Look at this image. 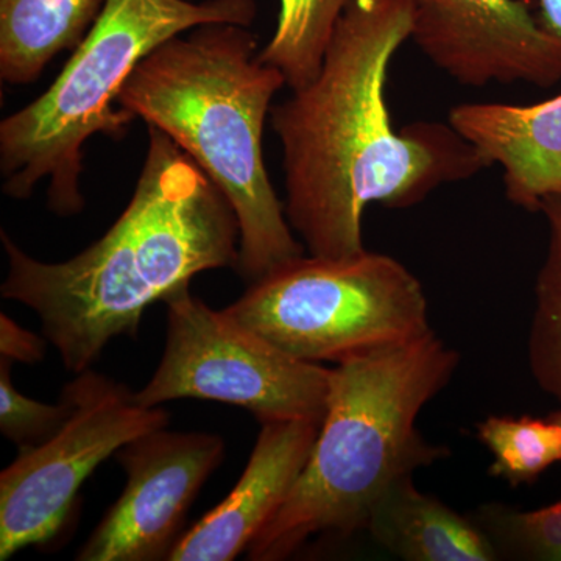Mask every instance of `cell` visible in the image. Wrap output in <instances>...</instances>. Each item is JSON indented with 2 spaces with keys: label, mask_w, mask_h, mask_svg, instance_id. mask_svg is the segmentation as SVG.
Instances as JSON below:
<instances>
[{
  "label": "cell",
  "mask_w": 561,
  "mask_h": 561,
  "mask_svg": "<svg viewBox=\"0 0 561 561\" xmlns=\"http://www.w3.org/2000/svg\"><path fill=\"white\" fill-rule=\"evenodd\" d=\"M411 38L408 0H351L316 79L272 106L283 150L286 217L309 254L367 250L362 219L373 203L402 209L489 168L451 124L397 130L387 106L391 58Z\"/></svg>",
  "instance_id": "obj_1"
},
{
  "label": "cell",
  "mask_w": 561,
  "mask_h": 561,
  "mask_svg": "<svg viewBox=\"0 0 561 561\" xmlns=\"http://www.w3.org/2000/svg\"><path fill=\"white\" fill-rule=\"evenodd\" d=\"M5 300L39 317L66 370L83 373L119 335L135 337L144 312L198 273L238 268L239 221L216 184L165 133L149 127L135 194L102 239L65 262L28 256L0 232Z\"/></svg>",
  "instance_id": "obj_2"
},
{
  "label": "cell",
  "mask_w": 561,
  "mask_h": 561,
  "mask_svg": "<svg viewBox=\"0 0 561 561\" xmlns=\"http://www.w3.org/2000/svg\"><path fill=\"white\" fill-rule=\"evenodd\" d=\"M286 83L245 25L205 24L136 66L121 108L169 136L224 194L239 221V275L256 283L305 254L262 158V133Z\"/></svg>",
  "instance_id": "obj_3"
},
{
  "label": "cell",
  "mask_w": 561,
  "mask_h": 561,
  "mask_svg": "<svg viewBox=\"0 0 561 561\" xmlns=\"http://www.w3.org/2000/svg\"><path fill=\"white\" fill-rule=\"evenodd\" d=\"M435 332L332 368L327 413L300 478L249 548V560L279 561L319 535L367 529L382 494L448 457L416 427L421 411L459 367Z\"/></svg>",
  "instance_id": "obj_4"
},
{
  "label": "cell",
  "mask_w": 561,
  "mask_h": 561,
  "mask_svg": "<svg viewBox=\"0 0 561 561\" xmlns=\"http://www.w3.org/2000/svg\"><path fill=\"white\" fill-rule=\"evenodd\" d=\"M256 16V0H106L49 90L0 124L3 194L24 201L49 180V208L80 214L84 144L94 135L124 138L135 117L113 105L136 66L181 33L205 24L250 27Z\"/></svg>",
  "instance_id": "obj_5"
},
{
  "label": "cell",
  "mask_w": 561,
  "mask_h": 561,
  "mask_svg": "<svg viewBox=\"0 0 561 561\" xmlns=\"http://www.w3.org/2000/svg\"><path fill=\"white\" fill-rule=\"evenodd\" d=\"M297 359L342 364L430 335L423 284L389 254L302 256L224 309Z\"/></svg>",
  "instance_id": "obj_6"
},
{
  "label": "cell",
  "mask_w": 561,
  "mask_h": 561,
  "mask_svg": "<svg viewBox=\"0 0 561 561\" xmlns=\"http://www.w3.org/2000/svg\"><path fill=\"white\" fill-rule=\"evenodd\" d=\"M168 334L160 365L136 401L146 408L195 398L238 405L271 421L323 420L332 368L297 359L214 311L183 287L164 301Z\"/></svg>",
  "instance_id": "obj_7"
},
{
  "label": "cell",
  "mask_w": 561,
  "mask_h": 561,
  "mask_svg": "<svg viewBox=\"0 0 561 561\" xmlns=\"http://www.w3.org/2000/svg\"><path fill=\"white\" fill-rule=\"evenodd\" d=\"M68 419L47 440L21 449L0 474V560L46 545L68 522L77 494L99 465L140 435L168 427L124 383L90 370L65 387Z\"/></svg>",
  "instance_id": "obj_8"
},
{
  "label": "cell",
  "mask_w": 561,
  "mask_h": 561,
  "mask_svg": "<svg viewBox=\"0 0 561 561\" xmlns=\"http://www.w3.org/2000/svg\"><path fill=\"white\" fill-rule=\"evenodd\" d=\"M116 457L127 485L77 560H169L192 502L224 460V440L162 427L128 443Z\"/></svg>",
  "instance_id": "obj_9"
},
{
  "label": "cell",
  "mask_w": 561,
  "mask_h": 561,
  "mask_svg": "<svg viewBox=\"0 0 561 561\" xmlns=\"http://www.w3.org/2000/svg\"><path fill=\"white\" fill-rule=\"evenodd\" d=\"M411 38L463 87L561 81V43L522 0H408Z\"/></svg>",
  "instance_id": "obj_10"
},
{
  "label": "cell",
  "mask_w": 561,
  "mask_h": 561,
  "mask_svg": "<svg viewBox=\"0 0 561 561\" xmlns=\"http://www.w3.org/2000/svg\"><path fill=\"white\" fill-rule=\"evenodd\" d=\"M321 421L262 424L249 463L231 493L176 542L171 561H230L249 551L300 478Z\"/></svg>",
  "instance_id": "obj_11"
},
{
  "label": "cell",
  "mask_w": 561,
  "mask_h": 561,
  "mask_svg": "<svg viewBox=\"0 0 561 561\" xmlns=\"http://www.w3.org/2000/svg\"><path fill=\"white\" fill-rule=\"evenodd\" d=\"M449 124L489 168L500 165L513 205L537 213L561 198V94L531 105L463 103Z\"/></svg>",
  "instance_id": "obj_12"
},
{
  "label": "cell",
  "mask_w": 561,
  "mask_h": 561,
  "mask_svg": "<svg viewBox=\"0 0 561 561\" xmlns=\"http://www.w3.org/2000/svg\"><path fill=\"white\" fill-rule=\"evenodd\" d=\"M365 530L391 556L405 561L500 560L496 546L476 519L421 493L412 476L382 494Z\"/></svg>",
  "instance_id": "obj_13"
},
{
  "label": "cell",
  "mask_w": 561,
  "mask_h": 561,
  "mask_svg": "<svg viewBox=\"0 0 561 561\" xmlns=\"http://www.w3.org/2000/svg\"><path fill=\"white\" fill-rule=\"evenodd\" d=\"M106 0H0V79L28 84L62 50H76Z\"/></svg>",
  "instance_id": "obj_14"
},
{
  "label": "cell",
  "mask_w": 561,
  "mask_h": 561,
  "mask_svg": "<svg viewBox=\"0 0 561 561\" xmlns=\"http://www.w3.org/2000/svg\"><path fill=\"white\" fill-rule=\"evenodd\" d=\"M351 0H279L276 31L257 54L275 66L291 91L316 79L324 51Z\"/></svg>",
  "instance_id": "obj_15"
},
{
  "label": "cell",
  "mask_w": 561,
  "mask_h": 561,
  "mask_svg": "<svg viewBox=\"0 0 561 561\" xmlns=\"http://www.w3.org/2000/svg\"><path fill=\"white\" fill-rule=\"evenodd\" d=\"M478 437L493 456L490 474L513 486L534 482L561 461V424L553 415H491L478 424Z\"/></svg>",
  "instance_id": "obj_16"
},
{
  "label": "cell",
  "mask_w": 561,
  "mask_h": 561,
  "mask_svg": "<svg viewBox=\"0 0 561 561\" xmlns=\"http://www.w3.org/2000/svg\"><path fill=\"white\" fill-rule=\"evenodd\" d=\"M549 227L548 253L535 286L529 364L535 381L561 401V198L542 203Z\"/></svg>",
  "instance_id": "obj_17"
},
{
  "label": "cell",
  "mask_w": 561,
  "mask_h": 561,
  "mask_svg": "<svg viewBox=\"0 0 561 561\" xmlns=\"http://www.w3.org/2000/svg\"><path fill=\"white\" fill-rule=\"evenodd\" d=\"M476 523L500 556L515 560L561 561V501L519 512L500 504L482 505Z\"/></svg>",
  "instance_id": "obj_18"
},
{
  "label": "cell",
  "mask_w": 561,
  "mask_h": 561,
  "mask_svg": "<svg viewBox=\"0 0 561 561\" xmlns=\"http://www.w3.org/2000/svg\"><path fill=\"white\" fill-rule=\"evenodd\" d=\"M11 364L0 356V431L21 449L31 448L60 430L69 416L70 400L65 391L57 404L25 397L11 382Z\"/></svg>",
  "instance_id": "obj_19"
},
{
  "label": "cell",
  "mask_w": 561,
  "mask_h": 561,
  "mask_svg": "<svg viewBox=\"0 0 561 561\" xmlns=\"http://www.w3.org/2000/svg\"><path fill=\"white\" fill-rule=\"evenodd\" d=\"M44 354L46 341L24 330L5 313L0 316V356L24 364H36L44 359Z\"/></svg>",
  "instance_id": "obj_20"
},
{
  "label": "cell",
  "mask_w": 561,
  "mask_h": 561,
  "mask_svg": "<svg viewBox=\"0 0 561 561\" xmlns=\"http://www.w3.org/2000/svg\"><path fill=\"white\" fill-rule=\"evenodd\" d=\"M538 5L542 28L561 43V0H538Z\"/></svg>",
  "instance_id": "obj_21"
},
{
  "label": "cell",
  "mask_w": 561,
  "mask_h": 561,
  "mask_svg": "<svg viewBox=\"0 0 561 561\" xmlns=\"http://www.w3.org/2000/svg\"><path fill=\"white\" fill-rule=\"evenodd\" d=\"M553 416H556V419L559 420L560 424H561V412L556 413V415H553Z\"/></svg>",
  "instance_id": "obj_22"
}]
</instances>
